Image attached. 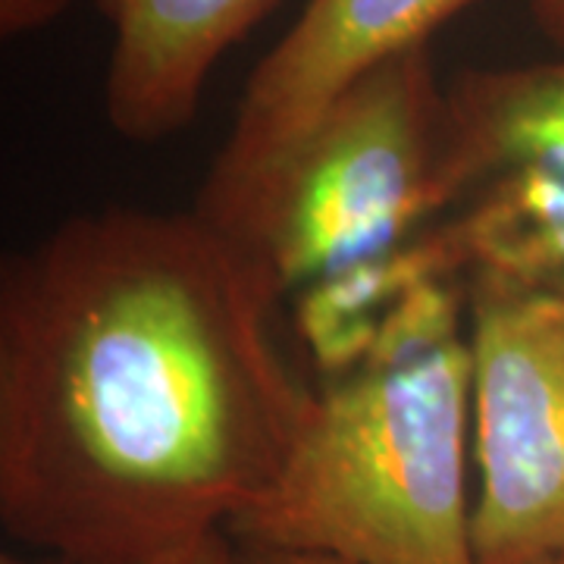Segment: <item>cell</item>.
<instances>
[{"label": "cell", "mask_w": 564, "mask_h": 564, "mask_svg": "<svg viewBox=\"0 0 564 564\" xmlns=\"http://www.w3.org/2000/svg\"><path fill=\"white\" fill-rule=\"evenodd\" d=\"M276 285L198 214L110 207L0 273V524L66 564H166L261 502L311 389Z\"/></svg>", "instance_id": "1"}, {"label": "cell", "mask_w": 564, "mask_h": 564, "mask_svg": "<svg viewBox=\"0 0 564 564\" xmlns=\"http://www.w3.org/2000/svg\"><path fill=\"white\" fill-rule=\"evenodd\" d=\"M470 430L467 292L436 276L361 361L307 395L276 480L229 536L345 564H477Z\"/></svg>", "instance_id": "2"}, {"label": "cell", "mask_w": 564, "mask_h": 564, "mask_svg": "<svg viewBox=\"0 0 564 564\" xmlns=\"http://www.w3.org/2000/svg\"><path fill=\"white\" fill-rule=\"evenodd\" d=\"M443 104L430 51H408L323 117L282 180L258 261L321 380L361 361L421 282L458 280L430 229Z\"/></svg>", "instance_id": "3"}, {"label": "cell", "mask_w": 564, "mask_h": 564, "mask_svg": "<svg viewBox=\"0 0 564 564\" xmlns=\"http://www.w3.org/2000/svg\"><path fill=\"white\" fill-rule=\"evenodd\" d=\"M433 232L464 289L564 292V54L445 88Z\"/></svg>", "instance_id": "4"}, {"label": "cell", "mask_w": 564, "mask_h": 564, "mask_svg": "<svg viewBox=\"0 0 564 564\" xmlns=\"http://www.w3.org/2000/svg\"><path fill=\"white\" fill-rule=\"evenodd\" d=\"M477 564L564 555V292L467 282Z\"/></svg>", "instance_id": "5"}, {"label": "cell", "mask_w": 564, "mask_h": 564, "mask_svg": "<svg viewBox=\"0 0 564 564\" xmlns=\"http://www.w3.org/2000/svg\"><path fill=\"white\" fill-rule=\"evenodd\" d=\"M484 0H307L245 85L195 210L258 254L280 185L323 117L370 73Z\"/></svg>", "instance_id": "6"}, {"label": "cell", "mask_w": 564, "mask_h": 564, "mask_svg": "<svg viewBox=\"0 0 564 564\" xmlns=\"http://www.w3.org/2000/svg\"><path fill=\"white\" fill-rule=\"evenodd\" d=\"M113 32L104 110L122 139L151 144L195 120L220 57L276 0H95Z\"/></svg>", "instance_id": "7"}, {"label": "cell", "mask_w": 564, "mask_h": 564, "mask_svg": "<svg viewBox=\"0 0 564 564\" xmlns=\"http://www.w3.org/2000/svg\"><path fill=\"white\" fill-rule=\"evenodd\" d=\"M73 0H0V32L3 39L29 35L61 17Z\"/></svg>", "instance_id": "8"}, {"label": "cell", "mask_w": 564, "mask_h": 564, "mask_svg": "<svg viewBox=\"0 0 564 564\" xmlns=\"http://www.w3.org/2000/svg\"><path fill=\"white\" fill-rule=\"evenodd\" d=\"M166 564H242L239 562V549L232 543L229 533H214L204 543L192 545L188 552H182Z\"/></svg>", "instance_id": "9"}, {"label": "cell", "mask_w": 564, "mask_h": 564, "mask_svg": "<svg viewBox=\"0 0 564 564\" xmlns=\"http://www.w3.org/2000/svg\"><path fill=\"white\" fill-rule=\"evenodd\" d=\"M239 562L242 564H345L329 555H307V552H285L270 545H239Z\"/></svg>", "instance_id": "10"}, {"label": "cell", "mask_w": 564, "mask_h": 564, "mask_svg": "<svg viewBox=\"0 0 564 564\" xmlns=\"http://www.w3.org/2000/svg\"><path fill=\"white\" fill-rule=\"evenodd\" d=\"M536 25L564 51V0H530Z\"/></svg>", "instance_id": "11"}, {"label": "cell", "mask_w": 564, "mask_h": 564, "mask_svg": "<svg viewBox=\"0 0 564 564\" xmlns=\"http://www.w3.org/2000/svg\"><path fill=\"white\" fill-rule=\"evenodd\" d=\"M0 564H66V562H61V558H51V555H41V558H22V555H10V552H7V555L0 558Z\"/></svg>", "instance_id": "12"}, {"label": "cell", "mask_w": 564, "mask_h": 564, "mask_svg": "<svg viewBox=\"0 0 564 564\" xmlns=\"http://www.w3.org/2000/svg\"><path fill=\"white\" fill-rule=\"evenodd\" d=\"M545 564H564V555H558V558H552V562H545Z\"/></svg>", "instance_id": "13"}]
</instances>
